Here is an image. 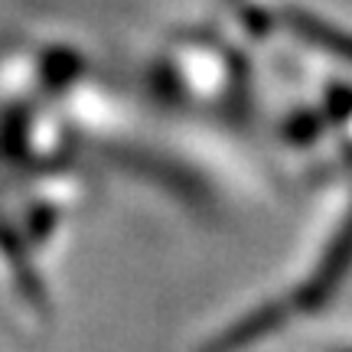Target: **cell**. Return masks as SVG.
Listing matches in <instances>:
<instances>
[{
  "instance_id": "obj_1",
  "label": "cell",
  "mask_w": 352,
  "mask_h": 352,
  "mask_svg": "<svg viewBox=\"0 0 352 352\" xmlns=\"http://www.w3.org/2000/svg\"><path fill=\"white\" fill-rule=\"evenodd\" d=\"M352 261V226L342 232V239L336 241V248L329 252V258L323 261V267H320V274H316V280L307 287V300L300 303L303 310H310V307H316V303H323L327 300V294L336 284H340V277H342V271H346V264Z\"/></svg>"
}]
</instances>
